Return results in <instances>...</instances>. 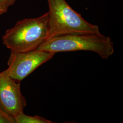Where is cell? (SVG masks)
<instances>
[{
    "label": "cell",
    "mask_w": 123,
    "mask_h": 123,
    "mask_svg": "<svg viewBox=\"0 0 123 123\" xmlns=\"http://www.w3.org/2000/svg\"><path fill=\"white\" fill-rule=\"evenodd\" d=\"M0 123H16L14 117L5 110L0 105Z\"/></svg>",
    "instance_id": "52a82bcc"
},
{
    "label": "cell",
    "mask_w": 123,
    "mask_h": 123,
    "mask_svg": "<svg viewBox=\"0 0 123 123\" xmlns=\"http://www.w3.org/2000/svg\"><path fill=\"white\" fill-rule=\"evenodd\" d=\"M48 12L39 17L26 18L16 23L7 30L2 39L11 51L25 52L37 49L49 37Z\"/></svg>",
    "instance_id": "7a4b0ae2"
},
{
    "label": "cell",
    "mask_w": 123,
    "mask_h": 123,
    "mask_svg": "<svg viewBox=\"0 0 123 123\" xmlns=\"http://www.w3.org/2000/svg\"><path fill=\"white\" fill-rule=\"evenodd\" d=\"M37 49L52 53L91 51L107 59L114 53V43L101 33H69L49 37Z\"/></svg>",
    "instance_id": "6da1fadb"
},
{
    "label": "cell",
    "mask_w": 123,
    "mask_h": 123,
    "mask_svg": "<svg viewBox=\"0 0 123 123\" xmlns=\"http://www.w3.org/2000/svg\"><path fill=\"white\" fill-rule=\"evenodd\" d=\"M47 1L49 9V38L69 33H101L98 26L86 21L80 13L71 7L66 0H47Z\"/></svg>",
    "instance_id": "3957f363"
},
{
    "label": "cell",
    "mask_w": 123,
    "mask_h": 123,
    "mask_svg": "<svg viewBox=\"0 0 123 123\" xmlns=\"http://www.w3.org/2000/svg\"><path fill=\"white\" fill-rule=\"evenodd\" d=\"M0 105L14 118L23 113L26 106L21 83L11 78L6 70L0 73Z\"/></svg>",
    "instance_id": "5b68a950"
},
{
    "label": "cell",
    "mask_w": 123,
    "mask_h": 123,
    "mask_svg": "<svg viewBox=\"0 0 123 123\" xmlns=\"http://www.w3.org/2000/svg\"><path fill=\"white\" fill-rule=\"evenodd\" d=\"M55 53L35 49L25 52L11 51L5 70L12 79L21 83L39 67L53 58Z\"/></svg>",
    "instance_id": "277c9868"
},
{
    "label": "cell",
    "mask_w": 123,
    "mask_h": 123,
    "mask_svg": "<svg viewBox=\"0 0 123 123\" xmlns=\"http://www.w3.org/2000/svg\"><path fill=\"white\" fill-rule=\"evenodd\" d=\"M16 123H52V121L38 115L28 116L22 113L15 117Z\"/></svg>",
    "instance_id": "8992f818"
},
{
    "label": "cell",
    "mask_w": 123,
    "mask_h": 123,
    "mask_svg": "<svg viewBox=\"0 0 123 123\" xmlns=\"http://www.w3.org/2000/svg\"><path fill=\"white\" fill-rule=\"evenodd\" d=\"M17 0H0V15L8 11L9 7L15 4Z\"/></svg>",
    "instance_id": "ba28073f"
}]
</instances>
